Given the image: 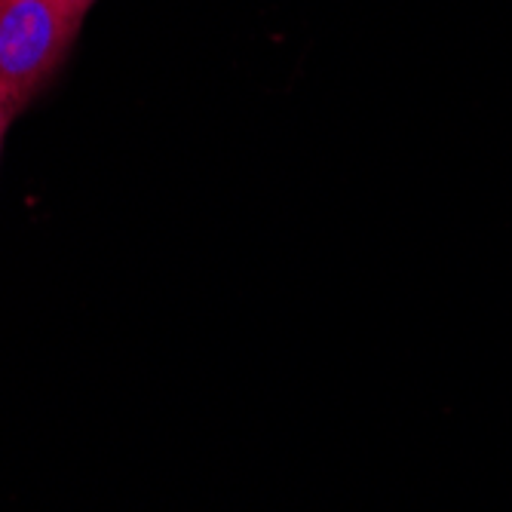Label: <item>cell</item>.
<instances>
[{"label": "cell", "instance_id": "6da1fadb", "mask_svg": "<svg viewBox=\"0 0 512 512\" xmlns=\"http://www.w3.org/2000/svg\"><path fill=\"white\" fill-rule=\"evenodd\" d=\"M86 13L68 0H0V105L13 117L65 65Z\"/></svg>", "mask_w": 512, "mask_h": 512}, {"label": "cell", "instance_id": "7a4b0ae2", "mask_svg": "<svg viewBox=\"0 0 512 512\" xmlns=\"http://www.w3.org/2000/svg\"><path fill=\"white\" fill-rule=\"evenodd\" d=\"M10 123H13V114L0 105V145H4V135H7V129H10Z\"/></svg>", "mask_w": 512, "mask_h": 512}, {"label": "cell", "instance_id": "3957f363", "mask_svg": "<svg viewBox=\"0 0 512 512\" xmlns=\"http://www.w3.org/2000/svg\"><path fill=\"white\" fill-rule=\"evenodd\" d=\"M68 4H77V7H83V10H89L92 4H96V0H68Z\"/></svg>", "mask_w": 512, "mask_h": 512}]
</instances>
